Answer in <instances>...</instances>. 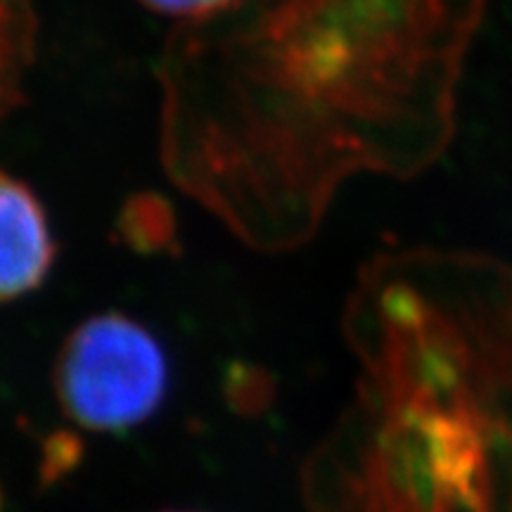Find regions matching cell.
Returning <instances> with one entry per match:
<instances>
[{"label":"cell","mask_w":512,"mask_h":512,"mask_svg":"<svg viewBox=\"0 0 512 512\" xmlns=\"http://www.w3.org/2000/svg\"><path fill=\"white\" fill-rule=\"evenodd\" d=\"M489 0H233L155 64L159 164L242 245L304 247L361 174L411 181L456 138Z\"/></svg>","instance_id":"1"},{"label":"cell","mask_w":512,"mask_h":512,"mask_svg":"<svg viewBox=\"0 0 512 512\" xmlns=\"http://www.w3.org/2000/svg\"><path fill=\"white\" fill-rule=\"evenodd\" d=\"M356 399L304 467L311 512L512 510V271L413 247L358 271Z\"/></svg>","instance_id":"2"},{"label":"cell","mask_w":512,"mask_h":512,"mask_svg":"<svg viewBox=\"0 0 512 512\" xmlns=\"http://www.w3.org/2000/svg\"><path fill=\"white\" fill-rule=\"evenodd\" d=\"M53 384L69 420L83 430L121 434L159 411L169 392V361L145 325L105 311L64 339Z\"/></svg>","instance_id":"3"},{"label":"cell","mask_w":512,"mask_h":512,"mask_svg":"<svg viewBox=\"0 0 512 512\" xmlns=\"http://www.w3.org/2000/svg\"><path fill=\"white\" fill-rule=\"evenodd\" d=\"M0 299L41 290L57 259V242L38 192L8 169L0 174Z\"/></svg>","instance_id":"4"},{"label":"cell","mask_w":512,"mask_h":512,"mask_svg":"<svg viewBox=\"0 0 512 512\" xmlns=\"http://www.w3.org/2000/svg\"><path fill=\"white\" fill-rule=\"evenodd\" d=\"M36 55V0H0V112L5 119L27 102V76Z\"/></svg>","instance_id":"5"},{"label":"cell","mask_w":512,"mask_h":512,"mask_svg":"<svg viewBox=\"0 0 512 512\" xmlns=\"http://www.w3.org/2000/svg\"><path fill=\"white\" fill-rule=\"evenodd\" d=\"M121 245L143 256H178V219L171 202L157 190H136L126 197L114 219Z\"/></svg>","instance_id":"6"},{"label":"cell","mask_w":512,"mask_h":512,"mask_svg":"<svg viewBox=\"0 0 512 512\" xmlns=\"http://www.w3.org/2000/svg\"><path fill=\"white\" fill-rule=\"evenodd\" d=\"M136 3L150 12H157V15L176 19L181 24L214 15V12L223 10L233 0H136Z\"/></svg>","instance_id":"7"},{"label":"cell","mask_w":512,"mask_h":512,"mask_svg":"<svg viewBox=\"0 0 512 512\" xmlns=\"http://www.w3.org/2000/svg\"><path fill=\"white\" fill-rule=\"evenodd\" d=\"M79 456H81L79 441L69 437V434H62V437L53 434V439L48 441L46 458H43V470H41L43 477H46L48 482H55V479L67 475V472L76 465V458Z\"/></svg>","instance_id":"8"},{"label":"cell","mask_w":512,"mask_h":512,"mask_svg":"<svg viewBox=\"0 0 512 512\" xmlns=\"http://www.w3.org/2000/svg\"><path fill=\"white\" fill-rule=\"evenodd\" d=\"M164 512H188V510H164Z\"/></svg>","instance_id":"9"}]
</instances>
